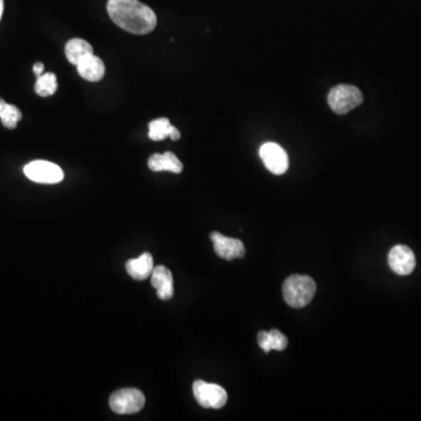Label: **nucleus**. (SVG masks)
I'll list each match as a JSON object with an SVG mask.
<instances>
[{
  "label": "nucleus",
  "instance_id": "obj_18",
  "mask_svg": "<svg viewBox=\"0 0 421 421\" xmlns=\"http://www.w3.org/2000/svg\"><path fill=\"white\" fill-rule=\"evenodd\" d=\"M23 115L21 111L14 105H5L0 109V120L3 122L4 127L7 129H16L18 122L21 120Z\"/></svg>",
  "mask_w": 421,
  "mask_h": 421
},
{
  "label": "nucleus",
  "instance_id": "obj_6",
  "mask_svg": "<svg viewBox=\"0 0 421 421\" xmlns=\"http://www.w3.org/2000/svg\"><path fill=\"white\" fill-rule=\"evenodd\" d=\"M24 173L28 180L39 184H58L65 177L59 165L47 160H33L24 167Z\"/></svg>",
  "mask_w": 421,
  "mask_h": 421
},
{
  "label": "nucleus",
  "instance_id": "obj_13",
  "mask_svg": "<svg viewBox=\"0 0 421 421\" xmlns=\"http://www.w3.org/2000/svg\"><path fill=\"white\" fill-rule=\"evenodd\" d=\"M147 165L154 172L170 171L173 173H180L183 171V164L178 160V157L170 151L164 152L163 155H152L147 160Z\"/></svg>",
  "mask_w": 421,
  "mask_h": 421
},
{
  "label": "nucleus",
  "instance_id": "obj_14",
  "mask_svg": "<svg viewBox=\"0 0 421 421\" xmlns=\"http://www.w3.org/2000/svg\"><path fill=\"white\" fill-rule=\"evenodd\" d=\"M259 345L266 353L271 350L286 349L288 345V338L279 330L273 329L271 331H260L258 335Z\"/></svg>",
  "mask_w": 421,
  "mask_h": 421
},
{
  "label": "nucleus",
  "instance_id": "obj_9",
  "mask_svg": "<svg viewBox=\"0 0 421 421\" xmlns=\"http://www.w3.org/2000/svg\"><path fill=\"white\" fill-rule=\"evenodd\" d=\"M389 265L400 276L411 274L415 268V253L407 246H395L389 253Z\"/></svg>",
  "mask_w": 421,
  "mask_h": 421
},
{
  "label": "nucleus",
  "instance_id": "obj_10",
  "mask_svg": "<svg viewBox=\"0 0 421 421\" xmlns=\"http://www.w3.org/2000/svg\"><path fill=\"white\" fill-rule=\"evenodd\" d=\"M151 284L157 291V296L160 300H171L175 293L173 289V278L171 273L167 267L158 266L154 268V271L151 274Z\"/></svg>",
  "mask_w": 421,
  "mask_h": 421
},
{
  "label": "nucleus",
  "instance_id": "obj_20",
  "mask_svg": "<svg viewBox=\"0 0 421 421\" xmlns=\"http://www.w3.org/2000/svg\"><path fill=\"white\" fill-rule=\"evenodd\" d=\"M170 138L172 140H178L180 138V132L177 128L173 127L171 130Z\"/></svg>",
  "mask_w": 421,
  "mask_h": 421
},
{
  "label": "nucleus",
  "instance_id": "obj_7",
  "mask_svg": "<svg viewBox=\"0 0 421 421\" xmlns=\"http://www.w3.org/2000/svg\"><path fill=\"white\" fill-rule=\"evenodd\" d=\"M260 158L268 170L274 175H284L289 167L287 152L284 147L273 142H267L261 145Z\"/></svg>",
  "mask_w": 421,
  "mask_h": 421
},
{
  "label": "nucleus",
  "instance_id": "obj_19",
  "mask_svg": "<svg viewBox=\"0 0 421 421\" xmlns=\"http://www.w3.org/2000/svg\"><path fill=\"white\" fill-rule=\"evenodd\" d=\"M43 69H45L43 63H36V65L33 66V72L36 76H43Z\"/></svg>",
  "mask_w": 421,
  "mask_h": 421
},
{
  "label": "nucleus",
  "instance_id": "obj_1",
  "mask_svg": "<svg viewBox=\"0 0 421 421\" xmlns=\"http://www.w3.org/2000/svg\"><path fill=\"white\" fill-rule=\"evenodd\" d=\"M107 10L118 27L132 34H147L157 25L154 11L138 0H109Z\"/></svg>",
  "mask_w": 421,
  "mask_h": 421
},
{
  "label": "nucleus",
  "instance_id": "obj_15",
  "mask_svg": "<svg viewBox=\"0 0 421 421\" xmlns=\"http://www.w3.org/2000/svg\"><path fill=\"white\" fill-rule=\"evenodd\" d=\"M65 52L69 63L76 66L85 56L94 54V49L85 40L76 38V39L69 40L66 45Z\"/></svg>",
  "mask_w": 421,
  "mask_h": 421
},
{
  "label": "nucleus",
  "instance_id": "obj_22",
  "mask_svg": "<svg viewBox=\"0 0 421 421\" xmlns=\"http://www.w3.org/2000/svg\"><path fill=\"white\" fill-rule=\"evenodd\" d=\"M5 105H6V102L4 101L3 98H0V109L3 108Z\"/></svg>",
  "mask_w": 421,
  "mask_h": 421
},
{
  "label": "nucleus",
  "instance_id": "obj_17",
  "mask_svg": "<svg viewBox=\"0 0 421 421\" xmlns=\"http://www.w3.org/2000/svg\"><path fill=\"white\" fill-rule=\"evenodd\" d=\"M169 118H158L149 123V137L152 140H163L170 137L172 130Z\"/></svg>",
  "mask_w": 421,
  "mask_h": 421
},
{
  "label": "nucleus",
  "instance_id": "obj_3",
  "mask_svg": "<svg viewBox=\"0 0 421 421\" xmlns=\"http://www.w3.org/2000/svg\"><path fill=\"white\" fill-rule=\"evenodd\" d=\"M363 94L357 87L351 85H340L333 87L328 95L330 108L336 114L345 115L362 105Z\"/></svg>",
  "mask_w": 421,
  "mask_h": 421
},
{
  "label": "nucleus",
  "instance_id": "obj_12",
  "mask_svg": "<svg viewBox=\"0 0 421 421\" xmlns=\"http://www.w3.org/2000/svg\"><path fill=\"white\" fill-rule=\"evenodd\" d=\"M125 268L131 278L135 280H145L154 271V259L150 253H143L137 259L128 260Z\"/></svg>",
  "mask_w": 421,
  "mask_h": 421
},
{
  "label": "nucleus",
  "instance_id": "obj_8",
  "mask_svg": "<svg viewBox=\"0 0 421 421\" xmlns=\"http://www.w3.org/2000/svg\"><path fill=\"white\" fill-rule=\"evenodd\" d=\"M209 239L212 240L214 251L220 258L231 261L245 256V246L239 239L227 238L219 232L211 233Z\"/></svg>",
  "mask_w": 421,
  "mask_h": 421
},
{
  "label": "nucleus",
  "instance_id": "obj_2",
  "mask_svg": "<svg viewBox=\"0 0 421 421\" xmlns=\"http://www.w3.org/2000/svg\"><path fill=\"white\" fill-rule=\"evenodd\" d=\"M282 293L288 306L303 308L315 296L316 282L308 275H291L284 281Z\"/></svg>",
  "mask_w": 421,
  "mask_h": 421
},
{
  "label": "nucleus",
  "instance_id": "obj_5",
  "mask_svg": "<svg viewBox=\"0 0 421 421\" xmlns=\"http://www.w3.org/2000/svg\"><path fill=\"white\" fill-rule=\"evenodd\" d=\"M193 395L200 406L205 408H222L227 402V392L217 384L204 380L193 383Z\"/></svg>",
  "mask_w": 421,
  "mask_h": 421
},
{
  "label": "nucleus",
  "instance_id": "obj_11",
  "mask_svg": "<svg viewBox=\"0 0 421 421\" xmlns=\"http://www.w3.org/2000/svg\"><path fill=\"white\" fill-rule=\"evenodd\" d=\"M78 72L81 78L87 81L98 82L105 76V63L98 56L89 54L76 65Z\"/></svg>",
  "mask_w": 421,
  "mask_h": 421
},
{
  "label": "nucleus",
  "instance_id": "obj_21",
  "mask_svg": "<svg viewBox=\"0 0 421 421\" xmlns=\"http://www.w3.org/2000/svg\"><path fill=\"white\" fill-rule=\"evenodd\" d=\"M4 12V0H0V20H1V16H3Z\"/></svg>",
  "mask_w": 421,
  "mask_h": 421
},
{
  "label": "nucleus",
  "instance_id": "obj_4",
  "mask_svg": "<svg viewBox=\"0 0 421 421\" xmlns=\"http://www.w3.org/2000/svg\"><path fill=\"white\" fill-rule=\"evenodd\" d=\"M145 404V397L137 389H122L115 392L109 399V405L118 415H134Z\"/></svg>",
  "mask_w": 421,
  "mask_h": 421
},
{
  "label": "nucleus",
  "instance_id": "obj_16",
  "mask_svg": "<svg viewBox=\"0 0 421 421\" xmlns=\"http://www.w3.org/2000/svg\"><path fill=\"white\" fill-rule=\"evenodd\" d=\"M36 93L41 98H47L51 95L56 94L58 90V81L54 73H46L43 76H38L36 82Z\"/></svg>",
  "mask_w": 421,
  "mask_h": 421
}]
</instances>
